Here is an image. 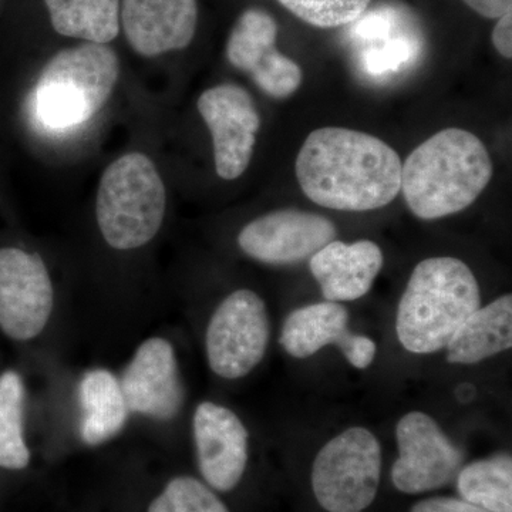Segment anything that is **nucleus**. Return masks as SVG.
Masks as SVG:
<instances>
[{
	"mask_svg": "<svg viewBox=\"0 0 512 512\" xmlns=\"http://www.w3.org/2000/svg\"><path fill=\"white\" fill-rule=\"evenodd\" d=\"M402 158L379 137L345 127H322L296 158L303 194L320 207L345 212L380 210L402 190Z\"/></svg>",
	"mask_w": 512,
	"mask_h": 512,
	"instance_id": "f257e3e1",
	"label": "nucleus"
},
{
	"mask_svg": "<svg viewBox=\"0 0 512 512\" xmlns=\"http://www.w3.org/2000/svg\"><path fill=\"white\" fill-rule=\"evenodd\" d=\"M493 175V160L483 141L451 127L427 138L406 158L400 192L414 217L440 220L473 205Z\"/></svg>",
	"mask_w": 512,
	"mask_h": 512,
	"instance_id": "f03ea898",
	"label": "nucleus"
},
{
	"mask_svg": "<svg viewBox=\"0 0 512 512\" xmlns=\"http://www.w3.org/2000/svg\"><path fill=\"white\" fill-rule=\"evenodd\" d=\"M481 306L470 266L453 256H434L413 269L396 315L400 345L414 355H433Z\"/></svg>",
	"mask_w": 512,
	"mask_h": 512,
	"instance_id": "7ed1b4c3",
	"label": "nucleus"
},
{
	"mask_svg": "<svg viewBox=\"0 0 512 512\" xmlns=\"http://www.w3.org/2000/svg\"><path fill=\"white\" fill-rule=\"evenodd\" d=\"M119 77V56L109 45L83 43L60 50L33 89V120L55 136L72 133L106 106Z\"/></svg>",
	"mask_w": 512,
	"mask_h": 512,
	"instance_id": "20e7f679",
	"label": "nucleus"
},
{
	"mask_svg": "<svg viewBox=\"0 0 512 512\" xmlns=\"http://www.w3.org/2000/svg\"><path fill=\"white\" fill-rule=\"evenodd\" d=\"M167 192L160 171L146 154H124L104 170L96 218L104 241L119 251L144 247L160 231Z\"/></svg>",
	"mask_w": 512,
	"mask_h": 512,
	"instance_id": "39448f33",
	"label": "nucleus"
},
{
	"mask_svg": "<svg viewBox=\"0 0 512 512\" xmlns=\"http://www.w3.org/2000/svg\"><path fill=\"white\" fill-rule=\"evenodd\" d=\"M382 446L365 427H350L320 448L312 464L313 495L328 512H363L376 500Z\"/></svg>",
	"mask_w": 512,
	"mask_h": 512,
	"instance_id": "423d86ee",
	"label": "nucleus"
},
{
	"mask_svg": "<svg viewBox=\"0 0 512 512\" xmlns=\"http://www.w3.org/2000/svg\"><path fill=\"white\" fill-rule=\"evenodd\" d=\"M271 339L264 299L249 289L232 292L215 309L205 338L208 365L215 375L235 380L262 362Z\"/></svg>",
	"mask_w": 512,
	"mask_h": 512,
	"instance_id": "0eeeda50",
	"label": "nucleus"
},
{
	"mask_svg": "<svg viewBox=\"0 0 512 512\" xmlns=\"http://www.w3.org/2000/svg\"><path fill=\"white\" fill-rule=\"evenodd\" d=\"M399 457L390 477L400 493L416 495L446 487L463 467L464 453L433 417L404 414L396 426Z\"/></svg>",
	"mask_w": 512,
	"mask_h": 512,
	"instance_id": "6e6552de",
	"label": "nucleus"
},
{
	"mask_svg": "<svg viewBox=\"0 0 512 512\" xmlns=\"http://www.w3.org/2000/svg\"><path fill=\"white\" fill-rule=\"evenodd\" d=\"M197 107L212 136L218 177L237 180L251 164L261 128L254 97L238 84L222 83L205 90Z\"/></svg>",
	"mask_w": 512,
	"mask_h": 512,
	"instance_id": "1a4fd4ad",
	"label": "nucleus"
},
{
	"mask_svg": "<svg viewBox=\"0 0 512 512\" xmlns=\"http://www.w3.org/2000/svg\"><path fill=\"white\" fill-rule=\"evenodd\" d=\"M55 302L42 256L19 248L0 249V329L25 342L42 333Z\"/></svg>",
	"mask_w": 512,
	"mask_h": 512,
	"instance_id": "9d476101",
	"label": "nucleus"
},
{
	"mask_svg": "<svg viewBox=\"0 0 512 512\" xmlns=\"http://www.w3.org/2000/svg\"><path fill=\"white\" fill-rule=\"evenodd\" d=\"M278 33L271 13L245 10L228 37L227 59L235 69L247 73L266 96L285 100L302 86L303 72L295 60L276 49Z\"/></svg>",
	"mask_w": 512,
	"mask_h": 512,
	"instance_id": "9b49d317",
	"label": "nucleus"
},
{
	"mask_svg": "<svg viewBox=\"0 0 512 512\" xmlns=\"http://www.w3.org/2000/svg\"><path fill=\"white\" fill-rule=\"evenodd\" d=\"M338 237V228L316 212L284 208L261 215L245 225L238 245L245 255L268 265H296L311 259Z\"/></svg>",
	"mask_w": 512,
	"mask_h": 512,
	"instance_id": "f8f14e48",
	"label": "nucleus"
},
{
	"mask_svg": "<svg viewBox=\"0 0 512 512\" xmlns=\"http://www.w3.org/2000/svg\"><path fill=\"white\" fill-rule=\"evenodd\" d=\"M120 387L128 412L156 420L174 419L183 407L184 387L170 342L146 340L124 370Z\"/></svg>",
	"mask_w": 512,
	"mask_h": 512,
	"instance_id": "ddd939ff",
	"label": "nucleus"
},
{
	"mask_svg": "<svg viewBox=\"0 0 512 512\" xmlns=\"http://www.w3.org/2000/svg\"><path fill=\"white\" fill-rule=\"evenodd\" d=\"M279 343L295 359H308L326 346H338L355 369L365 367L376 350L375 340L350 332L346 306L329 301L312 303L289 313Z\"/></svg>",
	"mask_w": 512,
	"mask_h": 512,
	"instance_id": "4468645a",
	"label": "nucleus"
},
{
	"mask_svg": "<svg viewBox=\"0 0 512 512\" xmlns=\"http://www.w3.org/2000/svg\"><path fill=\"white\" fill-rule=\"evenodd\" d=\"M192 427L202 477L214 490H234L247 470V427L232 410L212 402L197 407Z\"/></svg>",
	"mask_w": 512,
	"mask_h": 512,
	"instance_id": "2eb2a0df",
	"label": "nucleus"
},
{
	"mask_svg": "<svg viewBox=\"0 0 512 512\" xmlns=\"http://www.w3.org/2000/svg\"><path fill=\"white\" fill-rule=\"evenodd\" d=\"M120 25L128 45L143 57L191 45L198 26L197 0H121Z\"/></svg>",
	"mask_w": 512,
	"mask_h": 512,
	"instance_id": "dca6fc26",
	"label": "nucleus"
},
{
	"mask_svg": "<svg viewBox=\"0 0 512 512\" xmlns=\"http://www.w3.org/2000/svg\"><path fill=\"white\" fill-rule=\"evenodd\" d=\"M382 248L370 239L348 242L333 239L309 259L312 276L329 302H353L372 289L382 272Z\"/></svg>",
	"mask_w": 512,
	"mask_h": 512,
	"instance_id": "f3484780",
	"label": "nucleus"
},
{
	"mask_svg": "<svg viewBox=\"0 0 512 512\" xmlns=\"http://www.w3.org/2000/svg\"><path fill=\"white\" fill-rule=\"evenodd\" d=\"M512 346V296L480 306L448 340L446 359L453 365H477Z\"/></svg>",
	"mask_w": 512,
	"mask_h": 512,
	"instance_id": "a211bd4d",
	"label": "nucleus"
},
{
	"mask_svg": "<svg viewBox=\"0 0 512 512\" xmlns=\"http://www.w3.org/2000/svg\"><path fill=\"white\" fill-rule=\"evenodd\" d=\"M82 404L80 436L87 446H99L116 437L126 424L128 409L120 382L106 369L84 375L79 387Z\"/></svg>",
	"mask_w": 512,
	"mask_h": 512,
	"instance_id": "6ab92c4d",
	"label": "nucleus"
},
{
	"mask_svg": "<svg viewBox=\"0 0 512 512\" xmlns=\"http://www.w3.org/2000/svg\"><path fill=\"white\" fill-rule=\"evenodd\" d=\"M45 5L60 36L97 45L119 36L121 0H45Z\"/></svg>",
	"mask_w": 512,
	"mask_h": 512,
	"instance_id": "aec40b11",
	"label": "nucleus"
},
{
	"mask_svg": "<svg viewBox=\"0 0 512 512\" xmlns=\"http://www.w3.org/2000/svg\"><path fill=\"white\" fill-rule=\"evenodd\" d=\"M457 490L468 503L488 512H512V458L497 454L461 467Z\"/></svg>",
	"mask_w": 512,
	"mask_h": 512,
	"instance_id": "412c9836",
	"label": "nucleus"
},
{
	"mask_svg": "<svg viewBox=\"0 0 512 512\" xmlns=\"http://www.w3.org/2000/svg\"><path fill=\"white\" fill-rule=\"evenodd\" d=\"M25 386L13 370L0 375V467L23 470L28 467L30 451L23 439Z\"/></svg>",
	"mask_w": 512,
	"mask_h": 512,
	"instance_id": "4be33fe9",
	"label": "nucleus"
},
{
	"mask_svg": "<svg viewBox=\"0 0 512 512\" xmlns=\"http://www.w3.org/2000/svg\"><path fill=\"white\" fill-rule=\"evenodd\" d=\"M286 10L320 29L340 28L362 18L372 0H278Z\"/></svg>",
	"mask_w": 512,
	"mask_h": 512,
	"instance_id": "5701e85b",
	"label": "nucleus"
},
{
	"mask_svg": "<svg viewBox=\"0 0 512 512\" xmlns=\"http://www.w3.org/2000/svg\"><path fill=\"white\" fill-rule=\"evenodd\" d=\"M148 512H229L227 505L197 478L177 477L151 503Z\"/></svg>",
	"mask_w": 512,
	"mask_h": 512,
	"instance_id": "b1692460",
	"label": "nucleus"
},
{
	"mask_svg": "<svg viewBox=\"0 0 512 512\" xmlns=\"http://www.w3.org/2000/svg\"><path fill=\"white\" fill-rule=\"evenodd\" d=\"M410 56H412L410 46L404 40H396L370 52L367 56V66H369V72H390V70L400 69Z\"/></svg>",
	"mask_w": 512,
	"mask_h": 512,
	"instance_id": "393cba45",
	"label": "nucleus"
},
{
	"mask_svg": "<svg viewBox=\"0 0 512 512\" xmlns=\"http://www.w3.org/2000/svg\"><path fill=\"white\" fill-rule=\"evenodd\" d=\"M410 512H488L463 498L433 497L414 504Z\"/></svg>",
	"mask_w": 512,
	"mask_h": 512,
	"instance_id": "a878e982",
	"label": "nucleus"
},
{
	"mask_svg": "<svg viewBox=\"0 0 512 512\" xmlns=\"http://www.w3.org/2000/svg\"><path fill=\"white\" fill-rule=\"evenodd\" d=\"M497 25L493 30V45L497 52L505 59L512 57V13H505L497 19Z\"/></svg>",
	"mask_w": 512,
	"mask_h": 512,
	"instance_id": "bb28decb",
	"label": "nucleus"
},
{
	"mask_svg": "<svg viewBox=\"0 0 512 512\" xmlns=\"http://www.w3.org/2000/svg\"><path fill=\"white\" fill-rule=\"evenodd\" d=\"M463 2L468 8L487 19L501 18L512 10V0H463Z\"/></svg>",
	"mask_w": 512,
	"mask_h": 512,
	"instance_id": "cd10ccee",
	"label": "nucleus"
}]
</instances>
